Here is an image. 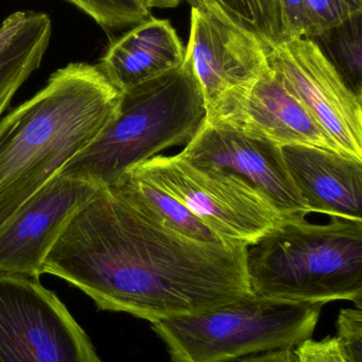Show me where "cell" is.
I'll list each match as a JSON object with an SVG mask.
<instances>
[{
    "instance_id": "18",
    "label": "cell",
    "mask_w": 362,
    "mask_h": 362,
    "mask_svg": "<svg viewBox=\"0 0 362 362\" xmlns=\"http://www.w3.org/2000/svg\"><path fill=\"white\" fill-rule=\"evenodd\" d=\"M349 87L362 98V14L312 38Z\"/></svg>"
},
{
    "instance_id": "22",
    "label": "cell",
    "mask_w": 362,
    "mask_h": 362,
    "mask_svg": "<svg viewBox=\"0 0 362 362\" xmlns=\"http://www.w3.org/2000/svg\"><path fill=\"white\" fill-rule=\"evenodd\" d=\"M293 355L295 362H348L336 337H327L320 341L310 338L293 349Z\"/></svg>"
},
{
    "instance_id": "15",
    "label": "cell",
    "mask_w": 362,
    "mask_h": 362,
    "mask_svg": "<svg viewBox=\"0 0 362 362\" xmlns=\"http://www.w3.org/2000/svg\"><path fill=\"white\" fill-rule=\"evenodd\" d=\"M48 14L18 11L0 23V118L21 85L40 68L50 42Z\"/></svg>"
},
{
    "instance_id": "13",
    "label": "cell",
    "mask_w": 362,
    "mask_h": 362,
    "mask_svg": "<svg viewBox=\"0 0 362 362\" xmlns=\"http://www.w3.org/2000/svg\"><path fill=\"white\" fill-rule=\"evenodd\" d=\"M282 152L308 212L362 221V160L315 146H282Z\"/></svg>"
},
{
    "instance_id": "2",
    "label": "cell",
    "mask_w": 362,
    "mask_h": 362,
    "mask_svg": "<svg viewBox=\"0 0 362 362\" xmlns=\"http://www.w3.org/2000/svg\"><path fill=\"white\" fill-rule=\"evenodd\" d=\"M121 97L98 65L70 63L0 120V230L98 137Z\"/></svg>"
},
{
    "instance_id": "24",
    "label": "cell",
    "mask_w": 362,
    "mask_h": 362,
    "mask_svg": "<svg viewBox=\"0 0 362 362\" xmlns=\"http://www.w3.org/2000/svg\"><path fill=\"white\" fill-rule=\"evenodd\" d=\"M233 362H295L293 350L274 351V352L264 353L246 357Z\"/></svg>"
},
{
    "instance_id": "12",
    "label": "cell",
    "mask_w": 362,
    "mask_h": 362,
    "mask_svg": "<svg viewBox=\"0 0 362 362\" xmlns=\"http://www.w3.org/2000/svg\"><path fill=\"white\" fill-rule=\"evenodd\" d=\"M185 55L199 81L206 108L269 67L268 49L255 34L202 4L191 8Z\"/></svg>"
},
{
    "instance_id": "21",
    "label": "cell",
    "mask_w": 362,
    "mask_h": 362,
    "mask_svg": "<svg viewBox=\"0 0 362 362\" xmlns=\"http://www.w3.org/2000/svg\"><path fill=\"white\" fill-rule=\"evenodd\" d=\"M336 339L346 361L362 362V308L340 310Z\"/></svg>"
},
{
    "instance_id": "9",
    "label": "cell",
    "mask_w": 362,
    "mask_h": 362,
    "mask_svg": "<svg viewBox=\"0 0 362 362\" xmlns=\"http://www.w3.org/2000/svg\"><path fill=\"white\" fill-rule=\"evenodd\" d=\"M206 110L205 121L213 127L280 146H315L341 153L270 67L248 84L223 93Z\"/></svg>"
},
{
    "instance_id": "20",
    "label": "cell",
    "mask_w": 362,
    "mask_h": 362,
    "mask_svg": "<svg viewBox=\"0 0 362 362\" xmlns=\"http://www.w3.org/2000/svg\"><path fill=\"white\" fill-rule=\"evenodd\" d=\"M307 31L315 38L331 28L362 14V0H305Z\"/></svg>"
},
{
    "instance_id": "11",
    "label": "cell",
    "mask_w": 362,
    "mask_h": 362,
    "mask_svg": "<svg viewBox=\"0 0 362 362\" xmlns=\"http://www.w3.org/2000/svg\"><path fill=\"white\" fill-rule=\"evenodd\" d=\"M179 155L197 167L217 168L242 176L283 217H306L310 213L287 169L282 146L273 142L204 121Z\"/></svg>"
},
{
    "instance_id": "23",
    "label": "cell",
    "mask_w": 362,
    "mask_h": 362,
    "mask_svg": "<svg viewBox=\"0 0 362 362\" xmlns=\"http://www.w3.org/2000/svg\"><path fill=\"white\" fill-rule=\"evenodd\" d=\"M282 11L283 38L305 37L307 13L305 0H278Z\"/></svg>"
},
{
    "instance_id": "10",
    "label": "cell",
    "mask_w": 362,
    "mask_h": 362,
    "mask_svg": "<svg viewBox=\"0 0 362 362\" xmlns=\"http://www.w3.org/2000/svg\"><path fill=\"white\" fill-rule=\"evenodd\" d=\"M101 185L59 173L0 230V272L40 278L52 247Z\"/></svg>"
},
{
    "instance_id": "7",
    "label": "cell",
    "mask_w": 362,
    "mask_h": 362,
    "mask_svg": "<svg viewBox=\"0 0 362 362\" xmlns=\"http://www.w3.org/2000/svg\"><path fill=\"white\" fill-rule=\"evenodd\" d=\"M0 362H102L84 329L40 278L0 272Z\"/></svg>"
},
{
    "instance_id": "14",
    "label": "cell",
    "mask_w": 362,
    "mask_h": 362,
    "mask_svg": "<svg viewBox=\"0 0 362 362\" xmlns=\"http://www.w3.org/2000/svg\"><path fill=\"white\" fill-rule=\"evenodd\" d=\"M184 59V46L171 23L149 17L111 42L98 67L123 93L176 69Z\"/></svg>"
},
{
    "instance_id": "4",
    "label": "cell",
    "mask_w": 362,
    "mask_h": 362,
    "mask_svg": "<svg viewBox=\"0 0 362 362\" xmlns=\"http://www.w3.org/2000/svg\"><path fill=\"white\" fill-rule=\"evenodd\" d=\"M206 112L201 86L185 55L176 69L123 91L115 118L60 173L110 187L162 151L188 144Z\"/></svg>"
},
{
    "instance_id": "19",
    "label": "cell",
    "mask_w": 362,
    "mask_h": 362,
    "mask_svg": "<svg viewBox=\"0 0 362 362\" xmlns=\"http://www.w3.org/2000/svg\"><path fill=\"white\" fill-rule=\"evenodd\" d=\"M106 31L137 25L151 17L146 0H67Z\"/></svg>"
},
{
    "instance_id": "5",
    "label": "cell",
    "mask_w": 362,
    "mask_h": 362,
    "mask_svg": "<svg viewBox=\"0 0 362 362\" xmlns=\"http://www.w3.org/2000/svg\"><path fill=\"white\" fill-rule=\"evenodd\" d=\"M324 304L253 295L195 316L151 323L169 362H233L293 350L314 335Z\"/></svg>"
},
{
    "instance_id": "25",
    "label": "cell",
    "mask_w": 362,
    "mask_h": 362,
    "mask_svg": "<svg viewBox=\"0 0 362 362\" xmlns=\"http://www.w3.org/2000/svg\"><path fill=\"white\" fill-rule=\"evenodd\" d=\"M182 0H146L149 8H167L179 6Z\"/></svg>"
},
{
    "instance_id": "3",
    "label": "cell",
    "mask_w": 362,
    "mask_h": 362,
    "mask_svg": "<svg viewBox=\"0 0 362 362\" xmlns=\"http://www.w3.org/2000/svg\"><path fill=\"white\" fill-rule=\"evenodd\" d=\"M246 262L255 295L362 308V221L284 217L247 246Z\"/></svg>"
},
{
    "instance_id": "6",
    "label": "cell",
    "mask_w": 362,
    "mask_h": 362,
    "mask_svg": "<svg viewBox=\"0 0 362 362\" xmlns=\"http://www.w3.org/2000/svg\"><path fill=\"white\" fill-rule=\"evenodd\" d=\"M128 171L169 194L231 246L252 244L284 218L242 176L217 168L197 167L179 154L157 155Z\"/></svg>"
},
{
    "instance_id": "16",
    "label": "cell",
    "mask_w": 362,
    "mask_h": 362,
    "mask_svg": "<svg viewBox=\"0 0 362 362\" xmlns=\"http://www.w3.org/2000/svg\"><path fill=\"white\" fill-rule=\"evenodd\" d=\"M110 187H114L136 210L166 229L199 242L222 243L186 206L131 171L125 172Z\"/></svg>"
},
{
    "instance_id": "1",
    "label": "cell",
    "mask_w": 362,
    "mask_h": 362,
    "mask_svg": "<svg viewBox=\"0 0 362 362\" xmlns=\"http://www.w3.org/2000/svg\"><path fill=\"white\" fill-rule=\"evenodd\" d=\"M246 246L191 240L101 187L51 249L43 274L89 296L99 310L150 323L195 316L255 295Z\"/></svg>"
},
{
    "instance_id": "17",
    "label": "cell",
    "mask_w": 362,
    "mask_h": 362,
    "mask_svg": "<svg viewBox=\"0 0 362 362\" xmlns=\"http://www.w3.org/2000/svg\"><path fill=\"white\" fill-rule=\"evenodd\" d=\"M227 17L252 32L270 49L283 42L282 11L278 0H189Z\"/></svg>"
},
{
    "instance_id": "8",
    "label": "cell",
    "mask_w": 362,
    "mask_h": 362,
    "mask_svg": "<svg viewBox=\"0 0 362 362\" xmlns=\"http://www.w3.org/2000/svg\"><path fill=\"white\" fill-rule=\"evenodd\" d=\"M268 64L344 154L362 160V98L346 85L312 38L268 49Z\"/></svg>"
}]
</instances>
